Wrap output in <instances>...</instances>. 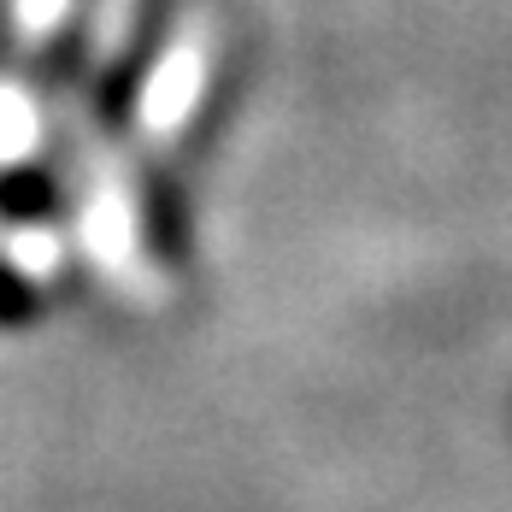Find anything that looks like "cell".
Here are the masks:
<instances>
[{"mask_svg": "<svg viewBox=\"0 0 512 512\" xmlns=\"http://www.w3.org/2000/svg\"><path fill=\"white\" fill-rule=\"evenodd\" d=\"M18 318H30V289L0 265V324H18Z\"/></svg>", "mask_w": 512, "mask_h": 512, "instance_id": "obj_1", "label": "cell"}]
</instances>
